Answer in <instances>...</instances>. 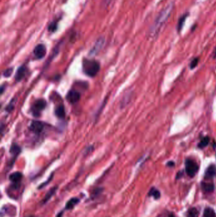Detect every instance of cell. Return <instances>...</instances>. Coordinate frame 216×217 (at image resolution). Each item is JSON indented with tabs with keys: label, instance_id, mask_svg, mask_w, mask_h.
<instances>
[{
	"label": "cell",
	"instance_id": "cell-1",
	"mask_svg": "<svg viewBox=\"0 0 216 217\" xmlns=\"http://www.w3.org/2000/svg\"><path fill=\"white\" fill-rule=\"evenodd\" d=\"M173 8L174 5L172 3L169 4L160 11L159 15L157 17L154 23L150 29V36L151 37H155L158 35L161 29L164 26L169 17L171 16Z\"/></svg>",
	"mask_w": 216,
	"mask_h": 217
},
{
	"label": "cell",
	"instance_id": "cell-2",
	"mask_svg": "<svg viewBox=\"0 0 216 217\" xmlns=\"http://www.w3.org/2000/svg\"><path fill=\"white\" fill-rule=\"evenodd\" d=\"M83 71L89 77L93 78L98 74L100 69L98 62L93 60H85L83 62Z\"/></svg>",
	"mask_w": 216,
	"mask_h": 217
},
{
	"label": "cell",
	"instance_id": "cell-3",
	"mask_svg": "<svg viewBox=\"0 0 216 217\" xmlns=\"http://www.w3.org/2000/svg\"><path fill=\"white\" fill-rule=\"evenodd\" d=\"M198 164L194 160L188 159L186 160L185 162V170L186 173L190 177H193L196 175L197 172L198 171Z\"/></svg>",
	"mask_w": 216,
	"mask_h": 217
},
{
	"label": "cell",
	"instance_id": "cell-4",
	"mask_svg": "<svg viewBox=\"0 0 216 217\" xmlns=\"http://www.w3.org/2000/svg\"><path fill=\"white\" fill-rule=\"evenodd\" d=\"M46 106V102L44 99H38L36 101L31 107V112L32 114L38 117L39 116V114Z\"/></svg>",
	"mask_w": 216,
	"mask_h": 217
},
{
	"label": "cell",
	"instance_id": "cell-5",
	"mask_svg": "<svg viewBox=\"0 0 216 217\" xmlns=\"http://www.w3.org/2000/svg\"><path fill=\"white\" fill-rule=\"evenodd\" d=\"M81 98V93L75 90H70L66 96L67 101L71 104H74L79 102Z\"/></svg>",
	"mask_w": 216,
	"mask_h": 217
},
{
	"label": "cell",
	"instance_id": "cell-6",
	"mask_svg": "<svg viewBox=\"0 0 216 217\" xmlns=\"http://www.w3.org/2000/svg\"><path fill=\"white\" fill-rule=\"evenodd\" d=\"M34 57L37 59H41L44 58L46 54V48L43 44H39L34 48Z\"/></svg>",
	"mask_w": 216,
	"mask_h": 217
},
{
	"label": "cell",
	"instance_id": "cell-7",
	"mask_svg": "<svg viewBox=\"0 0 216 217\" xmlns=\"http://www.w3.org/2000/svg\"><path fill=\"white\" fill-rule=\"evenodd\" d=\"M104 43H105V38L103 37H100V38H98L96 40V42L95 43L94 46H93V48H91L90 52V55H96L103 48Z\"/></svg>",
	"mask_w": 216,
	"mask_h": 217
},
{
	"label": "cell",
	"instance_id": "cell-8",
	"mask_svg": "<svg viewBox=\"0 0 216 217\" xmlns=\"http://www.w3.org/2000/svg\"><path fill=\"white\" fill-rule=\"evenodd\" d=\"M30 130L35 134H39L41 133L44 129V125L42 122L39 121H34L30 125Z\"/></svg>",
	"mask_w": 216,
	"mask_h": 217
},
{
	"label": "cell",
	"instance_id": "cell-9",
	"mask_svg": "<svg viewBox=\"0 0 216 217\" xmlns=\"http://www.w3.org/2000/svg\"><path fill=\"white\" fill-rule=\"evenodd\" d=\"M22 177H23L22 174L20 172H17L11 173L10 175L9 179L11 181V182H12V184L20 185V183L21 182Z\"/></svg>",
	"mask_w": 216,
	"mask_h": 217
},
{
	"label": "cell",
	"instance_id": "cell-10",
	"mask_svg": "<svg viewBox=\"0 0 216 217\" xmlns=\"http://www.w3.org/2000/svg\"><path fill=\"white\" fill-rule=\"evenodd\" d=\"M27 73V68L26 66H20L18 70L17 71L16 74L15 76V80L19 82L21 80H22L24 79V78L26 76V74Z\"/></svg>",
	"mask_w": 216,
	"mask_h": 217
},
{
	"label": "cell",
	"instance_id": "cell-11",
	"mask_svg": "<svg viewBox=\"0 0 216 217\" xmlns=\"http://www.w3.org/2000/svg\"><path fill=\"white\" fill-rule=\"evenodd\" d=\"M216 176V167L212 165L209 166L207 169L205 173V178L206 179L213 178Z\"/></svg>",
	"mask_w": 216,
	"mask_h": 217
},
{
	"label": "cell",
	"instance_id": "cell-12",
	"mask_svg": "<svg viewBox=\"0 0 216 217\" xmlns=\"http://www.w3.org/2000/svg\"><path fill=\"white\" fill-rule=\"evenodd\" d=\"M79 202H80V199L78 197H72L71 199H69V200L67 202L65 209L66 210L72 209L78 204H79Z\"/></svg>",
	"mask_w": 216,
	"mask_h": 217
},
{
	"label": "cell",
	"instance_id": "cell-13",
	"mask_svg": "<svg viewBox=\"0 0 216 217\" xmlns=\"http://www.w3.org/2000/svg\"><path fill=\"white\" fill-rule=\"evenodd\" d=\"M55 115L60 119H63L65 117V110L63 105H60L55 109Z\"/></svg>",
	"mask_w": 216,
	"mask_h": 217
},
{
	"label": "cell",
	"instance_id": "cell-14",
	"mask_svg": "<svg viewBox=\"0 0 216 217\" xmlns=\"http://www.w3.org/2000/svg\"><path fill=\"white\" fill-rule=\"evenodd\" d=\"M57 189H58L57 187H53V188H51L47 193H46V194L44 196V198L43 199V200L42 201L43 204H45L47 203L50 199L55 195V194L57 191Z\"/></svg>",
	"mask_w": 216,
	"mask_h": 217
},
{
	"label": "cell",
	"instance_id": "cell-15",
	"mask_svg": "<svg viewBox=\"0 0 216 217\" xmlns=\"http://www.w3.org/2000/svg\"><path fill=\"white\" fill-rule=\"evenodd\" d=\"M202 189L205 192H211L214 190V185L211 183H202Z\"/></svg>",
	"mask_w": 216,
	"mask_h": 217
},
{
	"label": "cell",
	"instance_id": "cell-16",
	"mask_svg": "<svg viewBox=\"0 0 216 217\" xmlns=\"http://www.w3.org/2000/svg\"><path fill=\"white\" fill-rule=\"evenodd\" d=\"M10 152L13 156H17L20 154V152H21V149L18 145L16 144H14L12 145L11 146Z\"/></svg>",
	"mask_w": 216,
	"mask_h": 217
},
{
	"label": "cell",
	"instance_id": "cell-17",
	"mask_svg": "<svg viewBox=\"0 0 216 217\" xmlns=\"http://www.w3.org/2000/svg\"><path fill=\"white\" fill-rule=\"evenodd\" d=\"M188 14H184L183 15H182L181 17H180V19L178 21V31L179 32L181 31V29L184 26V24L185 22V20L186 19V18H187Z\"/></svg>",
	"mask_w": 216,
	"mask_h": 217
},
{
	"label": "cell",
	"instance_id": "cell-18",
	"mask_svg": "<svg viewBox=\"0 0 216 217\" xmlns=\"http://www.w3.org/2000/svg\"><path fill=\"white\" fill-rule=\"evenodd\" d=\"M149 196H153L155 199H158L160 197V192L157 189L153 187V188H151L149 191Z\"/></svg>",
	"mask_w": 216,
	"mask_h": 217
},
{
	"label": "cell",
	"instance_id": "cell-19",
	"mask_svg": "<svg viewBox=\"0 0 216 217\" xmlns=\"http://www.w3.org/2000/svg\"><path fill=\"white\" fill-rule=\"evenodd\" d=\"M203 215L205 217H216V215L214 209L211 208H207L204 210Z\"/></svg>",
	"mask_w": 216,
	"mask_h": 217
},
{
	"label": "cell",
	"instance_id": "cell-20",
	"mask_svg": "<svg viewBox=\"0 0 216 217\" xmlns=\"http://www.w3.org/2000/svg\"><path fill=\"white\" fill-rule=\"evenodd\" d=\"M209 142H210L209 137H204L203 138H202V139L201 140L199 144H198V147L200 148V149L205 148V147H207V146L208 145Z\"/></svg>",
	"mask_w": 216,
	"mask_h": 217
},
{
	"label": "cell",
	"instance_id": "cell-21",
	"mask_svg": "<svg viewBox=\"0 0 216 217\" xmlns=\"http://www.w3.org/2000/svg\"><path fill=\"white\" fill-rule=\"evenodd\" d=\"M187 217H198V212L195 208L190 209L187 213Z\"/></svg>",
	"mask_w": 216,
	"mask_h": 217
},
{
	"label": "cell",
	"instance_id": "cell-22",
	"mask_svg": "<svg viewBox=\"0 0 216 217\" xmlns=\"http://www.w3.org/2000/svg\"><path fill=\"white\" fill-rule=\"evenodd\" d=\"M57 27H58V22L55 20L53 22H51V24L49 25L48 28V31L51 33H53L55 31H56Z\"/></svg>",
	"mask_w": 216,
	"mask_h": 217
},
{
	"label": "cell",
	"instance_id": "cell-23",
	"mask_svg": "<svg viewBox=\"0 0 216 217\" xmlns=\"http://www.w3.org/2000/svg\"><path fill=\"white\" fill-rule=\"evenodd\" d=\"M13 73V69L12 68H9L6 69L5 71L3 73V76H5V78H8Z\"/></svg>",
	"mask_w": 216,
	"mask_h": 217
},
{
	"label": "cell",
	"instance_id": "cell-24",
	"mask_svg": "<svg viewBox=\"0 0 216 217\" xmlns=\"http://www.w3.org/2000/svg\"><path fill=\"white\" fill-rule=\"evenodd\" d=\"M198 58H194V59L191 61V62L190 64L191 69H194L198 65Z\"/></svg>",
	"mask_w": 216,
	"mask_h": 217
},
{
	"label": "cell",
	"instance_id": "cell-25",
	"mask_svg": "<svg viewBox=\"0 0 216 217\" xmlns=\"http://www.w3.org/2000/svg\"><path fill=\"white\" fill-rule=\"evenodd\" d=\"M12 102H13V101H11V103H10V104L8 105L7 107V109H6L7 111H8V112H11V110H12L14 109V103H12Z\"/></svg>",
	"mask_w": 216,
	"mask_h": 217
},
{
	"label": "cell",
	"instance_id": "cell-26",
	"mask_svg": "<svg viewBox=\"0 0 216 217\" xmlns=\"http://www.w3.org/2000/svg\"><path fill=\"white\" fill-rule=\"evenodd\" d=\"M167 166H174V163L172 161L169 162V163H167Z\"/></svg>",
	"mask_w": 216,
	"mask_h": 217
},
{
	"label": "cell",
	"instance_id": "cell-27",
	"mask_svg": "<svg viewBox=\"0 0 216 217\" xmlns=\"http://www.w3.org/2000/svg\"><path fill=\"white\" fill-rule=\"evenodd\" d=\"M105 2V5H108L109 3L111 2V0H104Z\"/></svg>",
	"mask_w": 216,
	"mask_h": 217
},
{
	"label": "cell",
	"instance_id": "cell-28",
	"mask_svg": "<svg viewBox=\"0 0 216 217\" xmlns=\"http://www.w3.org/2000/svg\"><path fill=\"white\" fill-rule=\"evenodd\" d=\"M169 217H175V216H174V215L173 214H170L169 215Z\"/></svg>",
	"mask_w": 216,
	"mask_h": 217
},
{
	"label": "cell",
	"instance_id": "cell-29",
	"mask_svg": "<svg viewBox=\"0 0 216 217\" xmlns=\"http://www.w3.org/2000/svg\"><path fill=\"white\" fill-rule=\"evenodd\" d=\"M215 57H216V49H215Z\"/></svg>",
	"mask_w": 216,
	"mask_h": 217
}]
</instances>
